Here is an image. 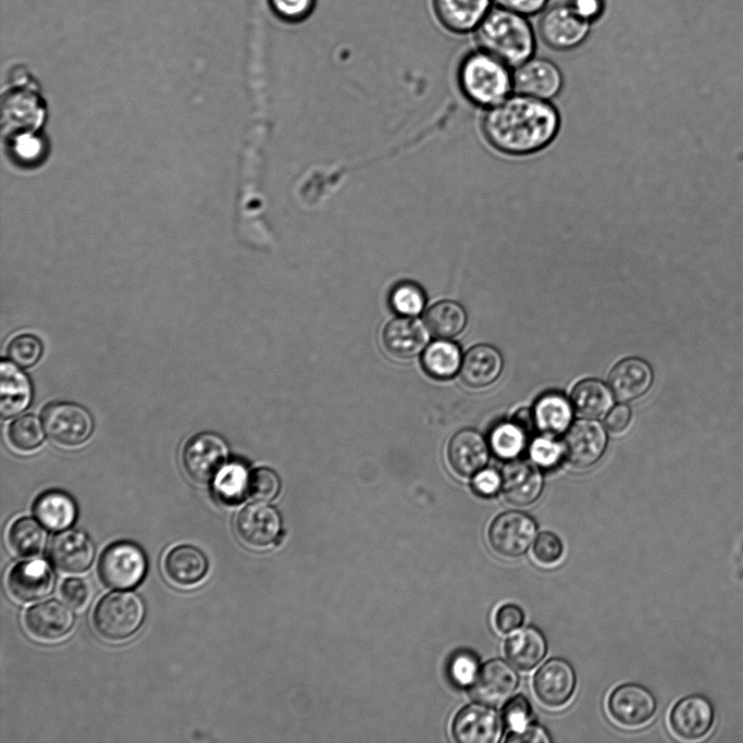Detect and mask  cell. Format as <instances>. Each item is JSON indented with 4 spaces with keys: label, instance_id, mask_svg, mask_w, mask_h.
Here are the masks:
<instances>
[{
    "label": "cell",
    "instance_id": "1",
    "mask_svg": "<svg viewBox=\"0 0 743 743\" xmlns=\"http://www.w3.org/2000/svg\"><path fill=\"white\" fill-rule=\"evenodd\" d=\"M559 128L556 109L545 100L520 95L491 107L483 119V133L497 150L529 154L546 147Z\"/></svg>",
    "mask_w": 743,
    "mask_h": 743
},
{
    "label": "cell",
    "instance_id": "2",
    "mask_svg": "<svg viewBox=\"0 0 743 743\" xmlns=\"http://www.w3.org/2000/svg\"><path fill=\"white\" fill-rule=\"evenodd\" d=\"M475 39L481 50L509 67L531 59L536 47L527 16L499 7L491 9L475 28Z\"/></svg>",
    "mask_w": 743,
    "mask_h": 743
},
{
    "label": "cell",
    "instance_id": "3",
    "mask_svg": "<svg viewBox=\"0 0 743 743\" xmlns=\"http://www.w3.org/2000/svg\"><path fill=\"white\" fill-rule=\"evenodd\" d=\"M507 66L487 52L469 53L459 67V83L474 103L493 107L507 97L512 77Z\"/></svg>",
    "mask_w": 743,
    "mask_h": 743
},
{
    "label": "cell",
    "instance_id": "4",
    "mask_svg": "<svg viewBox=\"0 0 743 743\" xmlns=\"http://www.w3.org/2000/svg\"><path fill=\"white\" fill-rule=\"evenodd\" d=\"M146 609L139 595L133 592H113L97 604L92 624L96 632L109 641L132 636L143 624Z\"/></svg>",
    "mask_w": 743,
    "mask_h": 743
},
{
    "label": "cell",
    "instance_id": "5",
    "mask_svg": "<svg viewBox=\"0 0 743 743\" xmlns=\"http://www.w3.org/2000/svg\"><path fill=\"white\" fill-rule=\"evenodd\" d=\"M147 571V558L139 546L131 542L109 545L98 561L100 581L114 590H126L141 582Z\"/></svg>",
    "mask_w": 743,
    "mask_h": 743
},
{
    "label": "cell",
    "instance_id": "6",
    "mask_svg": "<svg viewBox=\"0 0 743 743\" xmlns=\"http://www.w3.org/2000/svg\"><path fill=\"white\" fill-rule=\"evenodd\" d=\"M46 434L57 444L78 446L87 441L94 430L89 411L74 403L58 401L47 405L41 413Z\"/></svg>",
    "mask_w": 743,
    "mask_h": 743
},
{
    "label": "cell",
    "instance_id": "7",
    "mask_svg": "<svg viewBox=\"0 0 743 743\" xmlns=\"http://www.w3.org/2000/svg\"><path fill=\"white\" fill-rule=\"evenodd\" d=\"M591 23L580 17L566 3H557L542 11L538 34L549 48L559 51L571 50L587 38Z\"/></svg>",
    "mask_w": 743,
    "mask_h": 743
},
{
    "label": "cell",
    "instance_id": "8",
    "mask_svg": "<svg viewBox=\"0 0 743 743\" xmlns=\"http://www.w3.org/2000/svg\"><path fill=\"white\" fill-rule=\"evenodd\" d=\"M537 525L532 517L522 511H506L490 524L487 540L492 549L506 558H517L527 553L536 536Z\"/></svg>",
    "mask_w": 743,
    "mask_h": 743
},
{
    "label": "cell",
    "instance_id": "9",
    "mask_svg": "<svg viewBox=\"0 0 743 743\" xmlns=\"http://www.w3.org/2000/svg\"><path fill=\"white\" fill-rule=\"evenodd\" d=\"M228 450L223 438L212 432L190 437L183 449V466L197 483H209L225 465Z\"/></svg>",
    "mask_w": 743,
    "mask_h": 743
},
{
    "label": "cell",
    "instance_id": "10",
    "mask_svg": "<svg viewBox=\"0 0 743 743\" xmlns=\"http://www.w3.org/2000/svg\"><path fill=\"white\" fill-rule=\"evenodd\" d=\"M518 682L519 676L508 662L491 659L479 669L470 693L476 702L498 707L515 693Z\"/></svg>",
    "mask_w": 743,
    "mask_h": 743
},
{
    "label": "cell",
    "instance_id": "11",
    "mask_svg": "<svg viewBox=\"0 0 743 743\" xmlns=\"http://www.w3.org/2000/svg\"><path fill=\"white\" fill-rule=\"evenodd\" d=\"M575 685V671L562 658L547 660L533 678V690L537 699L550 708L567 704L574 693Z\"/></svg>",
    "mask_w": 743,
    "mask_h": 743
},
{
    "label": "cell",
    "instance_id": "12",
    "mask_svg": "<svg viewBox=\"0 0 743 743\" xmlns=\"http://www.w3.org/2000/svg\"><path fill=\"white\" fill-rule=\"evenodd\" d=\"M607 706L610 716L618 723L639 727L653 718L656 699L646 688L636 683H624L610 693Z\"/></svg>",
    "mask_w": 743,
    "mask_h": 743
},
{
    "label": "cell",
    "instance_id": "13",
    "mask_svg": "<svg viewBox=\"0 0 743 743\" xmlns=\"http://www.w3.org/2000/svg\"><path fill=\"white\" fill-rule=\"evenodd\" d=\"M501 734L500 716L481 703L463 707L453 721V735L459 743H496Z\"/></svg>",
    "mask_w": 743,
    "mask_h": 743
},
{
    "label": "cell",
    "instance_id": "14",
    "mask_svg": "<svg viewBox=\"0 0 743 743\" xmlns=\"http://www.w3.org/2000/svg\"><path fill=\"white\" fill-rule=\"evenodd\" d=\"M606 445L607 434L603 425L595 420L580 419L565 435L564 453L573 466L586 468L602 457Z\"/></svg>",
    "mask_w": 743,
    "mask_h": 743
},
{
    "label": "cell",
    "instance_id": "15",
    "mask_svg": "<svg viewBox=\"0 0 743 743\" xmlns=\"http://www.w3.org/2000/svg\"><path fill=\"white\" fill-rule=\"evenodd\" d=\"M714 721V708L710 702L701 695H689L679 699L669 714L672 732L685 741H695L706 736Z\"/></svg>",
    "mask_w": 743,
    "mask_h": 743
},
{
    "label": "cell",
    "instance_id": "16",
    "mask_svg": "<svg viewBox=\"0 0 743 743\" xmlns=\"http://www.w3.org/2000/svg\"><path fill=\"white\" fill-rule=\"evenodd\" d=\"M512 85L520 95L545 100L560 91L562 75L550 60L531 58L516 67Z\"/></svg>",
    "mask_w": 743,
    "mask_h": 743
},
{
    "label": "cell",
    "instance_id": "17",
    "mask_svg": "<svg viewBox=\"0 0 743 743\" xmlns=\"http://www.w3.org/2000/svg\"><path fill=\"white\" fill-rule=\"evenodd\" d=\"M48 557L57 569L66 573H81L91 566L95 545L86 533L65 530L51 540Z\"/></svg>",
    "mask_w": 743,
    "mask_h": 743
},
{
    "label": "cell",
    "instance_id": "18",
    "mask_svg": "<svg viewBox=\"0 0 743 743\" xmlns=\"http://www.w3.org/2000/svg\"><path fill=\"white\" fill-rule=\"evenodd\" d=\"M7 585L15 599L23 603L35 602L50 594L54 575L46 561H22L8 573Z\"/></svg>",
    "mask_w": 743,
    "mask_h": 743
},
{
    "label": "cell",
    "instance_id": "19",
    "mask_svg": "<svg viewBox=\"0 0 743 743\" xmlns=\"http://www.w3.org/2000/svg\"><path fill=\"white\" fill-rule=\"evenodd\" d=\"M235 528L245 544L262 548L276 538L281 520L275 509L263 501H257L240 510Z\"/></svg>",
    "mask_w": 743,
    "mask_h": 743
},
{
    "label": "cell",
    "instance_id": "20",
    "mask_svg": "<svg viewBox=\"0 0 743 743\" xmlns=\"http://www.w3.org/2000/svg\"><path fill=\"white\" fill-rule=\"evenodd\" d=\"M24 624L34 637L54 641L72 630L74 615L63 603L51 599L32 606L25 612Z\"/></svg>",
    "mask_w": 743,
    "mask_h": 743
},
{
    "label": "cell",
    "instance_id": "21",
    "mask_svg": "<svg viewBox=\"0 0 743 743\" xmlns=\"http://www.w3.org/2000/svg\"><path fill=\"white\" fill-rule=\"evenodd\" d=\"M501 488L510 504L528 506L541 495L543 476L535 465L524 460H513L501 471Z\"/></svg>",
    "mask_w": 743,
    "mask_h": 743
},
{
    "label": "cell",
    "instance_id": "22",
    "mask_svg": "<svg viewBox=\"0 0 743 743\" xmlns=\"http://www.w3.org/2000/svg\"><path fill=\"white\" fill-rule=\"evenodd\" d=\"M653 382L649 364L640 358H627L617 363L608 377V385L619 401H631L644 395Z\"/></svg>",
    "mask_w": 743,
    "mask_h": 743
},
{
    "label": "cell",
    "instance_id": "23",
    "mask_svg": "<svg viewBox=\"0 0 743 743\" xmlns=\"http://www.w3.org/2000/svg\"><path fill=\"white\" fill-rule=\"evenodd\" d=\"M492 0H433L434 12L444 27L463 34L475 29L491 10Z\"/></svg>",
    "mask_w": 743,
    "mask_h": 743
},
{
    "label": "cell",
    "instance_id": "24",
    "mask_svg": "<svg viewBox=\"0 0 743 743\" xmlns=\"http://www.w3.org/2000/svg\"><path fill=\"white\" fill-rule=\"evenodd\" d=\"M33 399L29 377L13 361L2 360L0 364V413L3 418L14 417L28 408Z\"/></svg>",
    "mask_w": 743,
    "mask_h": 743
},
{
    "label": "cell",
    "instance_id": "25",
    "mask_svg": "<svg viewBox=\"0 0 743 743\" xmlns=\"http://www.w3.org/2000/svg\"><path fill=\"white\" fill-rule=\"evenodd\" d=\"M448 458L456 472L469 476L485 467L488 460V447L480 433L465 429L451 437Z\"/></svg>",
    "mask_w": 743,
    "mask_h": 743
},
{
    "label": "cell",
    "instance_id": "26",
    "mask_svg": "<svg viewBox=\"0 0 743 743\" xmlns=\"http://www.w3.org/2000/svg\"><path fill=\"white\" fill-rule=\"evenodd\" d=\"M385 349L395 358L417 356L428 342L422 323L411 318H397L386 324L382 334Z\"/></svg>",
    "mask_w": 743,
    "mask_h": 743
},
{
    "label": "cell",
    "instance_id": "27",
    "mask_svg": "<svg viewBox=\"0 0 743 743\" xmlns=\"http://www.w3.org/2000/svg\"><path fill=\"white\" fill-rule=\"evenodd\" d=\"M501 370L503 358L498 349L481 344L466 352L460 367V375L467 385L484 387L493 383Z\"/></svg>",
    "mask_w": 743,
    "mask_h": 743
},
{
    "label": "cell",
    "instance_id": "28",
    "mask_svg": "<svg viewBox=\"0 0 743 743\" xmlns=\"http://www.w3.org/2000/svg\"><path fill=\"white\" fill-rule=\"evenodd\" d=\"M164 572L170 581L181 586L199 582L208 571V559L205 554L191 545H179L165 556Z\"/></svg>",
    "mask_w": 743,
    "mask_h": 743
},
{
    "label": "cell",
    "instance_id": "29",
    "mask_svg": "<svg viewBox=\"0 0 743 743\" xmlns=\"http://www.w3.org/2000/svg\"><path fill=\"white\" fill-rule=\"evenodd\" d=\"M546 652V639L534 627H524L518 630L505 642L507 659L521 671H530L535 668L543 660Z\"/></svg>",
    "mask_w": 743,
    "mask_h": 743
},
{
    "label": "cell",
    "instance_id": "30",
    "mask_svg": "<svg viewBox=\"0 0 743 743\" xmlns=\"http://www.w3.org/2000/svg\"><path fill=\"white\" fill-rule=\"evenodd\" d=\"M36 519L49 530H64L77 516L76 504L64 492L52 490L40 494L34 503Z\"/></svg>",
    "mask_w": 743,
    "mask_h": 743
},
{
    "label": "cell",
    "instance_id": "31",
    "mask_svg": "<svg viewBox=\"0 0 743 743\" xmlns=\"http://www.w3.org/2000/svg\"><path fill=\"white\" fill-rule=\"evenodd\" d=\"M535 426L548 435H558L569 428L572 420V406L559 393L541 396L533 409Z\"/></svg>",
    "mask_w": 743,
    "mask_h": 743
},
{
    "label": "cell",
    "instance_id": "32",
    "mask_svg": "<svg viewBox=\"0 0 743 743\" xmlns=\"http://www.w3.org/2000/svg\"><path fill=\"white\" fill-rule=\"evenodd\" d=\"M571 403L581 416L598 418L610 410L612 392L598 380H583L574 386Z\"/></svg>",
    "mask_w": 743,
    "mask_h": 743
},
{
    "label": "cell",
    "instance_id": "33",
    "mask_svg": "<svg viewBox=\"0 0 743 743\" xmlns=\"http://www.w3.org/2000/svg\"><path fill=\"white\" fill-rule=\"evenodd\" d=\"M41 525L38 520L28 517L15 520L8 531L10 548L25 558L39 555L47 540L46 531Z\"/></svg>",
    "mask_w": 743,
    "mask_h": 743
},
{
    "label": "cell",
    "instance_id": "34",
    "mask_svg": "<svg viewBox=\"0 0 743 743\" xmlns=\"http://www.w3.org/2000/svg\"><path fill=\"white\" fill-rule=\"evenodd\" d=\"M429 331L442 338L458 335L466 325L467 314L462 306L455 301H441L433 305L425 313Z\"/></svg>",
    "mask_w": 743,
    "mask_h": 743
},
{
    "label": "cell",
    "instance_id": "35",
    "mask_svg": "<svg viewBox=\"0 0 743 743\" xmlns=\"http://www.w3.org/2000/svg\"><path fill=\"white\" fill-rule=\"evenodd\" d=\"M461 362L459 347L447 340H437L430 344L422 356L424 370L436 379L453 376L460 369Z\"/></svg>",
    "mask_w": 743,
    "mask_h": 743
},
{
    "label": "cell",
    "instance_id": "36",
    "mask_svg": "<svg viewBox=\"0 0 743 743\" xmlns=\"http://www.w3.org/2000/svg\"><path fill=\"white\" fill-rule=\"evenodd\" d=\"M248 478L249 473L242 463L232 462L224 465L216 473L213 487L221 500L236 503L247 495Z\"/></svg>",
    "mask_w": 743,
    "mask_h": 743
},
{
    "label": "cell",
    "instance_id": "37",
    "mask_svg": "<svg viewBox=\"0 0 743 743\" xmlns=\"http://www.w3.org/2000/svg\"><path fill=\"white\" fill-rule=\"evenodd\" d=\"M525 433L513 421L499 423L491 432V448L501 459H513L525 446Z\"/></svg>",
    "mask_w": 743,
    "mask_h": 743
},
{
    "label": "cell",
    "instance_id": "38",
    "mask_svg": "<svg viewBox=\"0 0 743 743\" xmlns=\"http://www.w3.org/2000/svg\"><path fill=\"white\" fill-rule=\"evenodd\" d=\"M10 443L18 450L29 451L37 448L44 441V430L39 419L34 414L16 418L9 426Z\"/></svg>",
    "mask_w": 743,
    "mask_h": 743
},
{
    "label": "cell",
    "instance_id": "39",
    "mask_svg": "<svg viewBox=\"0 0 743 743\" xmlns=\"http://www.w3.org/2000/svg\"><path fill=\"white\" fill-rule=\"evenodd\" d=\"M42 351L44 347L40 339L32 334L15 336L8 346L9 358L22 368H29L36 364Z\"/></svg>",
    "mask_w": 743,
    "mask_h": 743
},
{
    "label": "cell",
    "instance_id": "40",
    "mask_svg": "<svg viewBox=\"0 0 743 743\" xmlns=\"http://www.w3.org/2000/svg\"><path fill=\"white\" fill-rule=\"evenodd\" d=\"M424 294L422 289L413 284L404 282L398 284L392 292L391 304L393 308L403 315H416L424 307Z\"/></svg>",
    "mask_w": 743,
    "mask_h": 743
},
{
    "label": "cell",
    "instance_id": "41",
    "mask_svg": "<svg viewBox=\"0 0 743 743\" xmlns=\"http://www.w3.org/2000/svg\"><path fill=\"white\" fill-rule=\"evenodd\" d=\"M280 481L270 469L259 468L249 473L247 495L257 501H268L278 492Z\"/></svg>",
    "mask_w": 743,
    "mask_h": 743
},
{
    "label": "cell",
    "instance_id": "42",
    "mask_svg": "<svg viewBox=\"0 0 743 743\" xmlns=\"http://www.w3.org/2000/svg\"><path fill=\"white\" fill-rule=\"evenodd\" d=\"M532 554L536 561L542 565L557 564L564 554L561 540L553 532H541L535 538Z\"/></svg>",
    "mask_w": 743,
    "mask_h": 743
},
{
    "label": "cell",
    "instance_id": "43",
    "mask_svg": "<svg viewBox=\"0 0 743 743\" xmlns=\"http://www.w3.org/2000/svg\"><path fill=\"white\" fill-rule=\"evenodd\" d=\"M315 0H269L272 12L280 20L288 23H297L308 17Z\"/></svg>",
    "mask_w": 743,
    "mask_h": 743
},
{
    "label": "cell",
    "instance_id": "44",
    "mask_svg": "<svg viewBox=\"0 0 743 743\" xmlns=\"http://www.w3.org/2000/svg\"><path fill=\"white\" fill-rule=\"evenodd\" d=\"M564 447L549 437H536L530 446L532 460L543 468H552L558 463Z\"/></svg>",
    "mask_w": 743,
    "mask_h": 743
},
{
    "label": "cell",
    "instance_id": "45",
    "mask_svg": "<svg viewBox=\"0 0 743 743\" xmlns=\"http://www.w3.org/2000/svg\"><path fill=\"white\" fill-rule=\"evenodd\" d=\"M531 716L532 706L530 701L522 694L508 699L503 710L504 721L511 730L523 728L530 722Z\"/></svg>",
    "mask_w": 743,
    "mask_h": 743
},
{
    "label": "cell",
    "instance_id": "46",
    "mask_svg": "<svg viewBox=\"0 0 743 743\" xmlns=\"http://www.w3.org/2000/svg\"><path fill=\"white\" fill-rule=\"evenodd\" d=\"M60 593L69 606L79 610L89 603L92 590L86 580L82 578H69L63 581Z\"/></svg>",
    "mask_w": 743,
    "mask_h": 743
},
{
    "label": "cell",
    "instance_id": "47",
    "mask_svg": "<svg viewBox=\"0 0 743 743\" xmlns=\"http://www.w3.org/2000/svg\"><path fill=\"white\" fill-rule=\"evenodd\" d=\"M478 671V658L468 652H461L457 654L450 665V674L453 680L461 685L472 683Z\"/></svg>",
    "mask_w": 743,
    "mask_h": 743
},
{
    "label": "cell",
    "instance_id": "48",
    "mask_svg": "<svg viewBox=\"0 0 743 743\" xmlns=\"http://www.w3.org/2000/svg\"><path fill=\"white\" fill-rule=\"evenodd\" d=\"M494 621L499 632L509 633L522 626L524 612L516 604H504L496 610Z\"/></svg>",
    "mask_w": 743,
    "mask_h": 743
},
{
    "label": "cell",
    "instance_id": "49",
    "mask_svg": "<svg viewBox=\"0 0 743 743\" xmlns=\"http://www.w3.org/2000/svg\"><path fill=\"white\" fill-rule=\"evenodd\" d=\"M505 741L507 743H548L552 739L543 727L529 722L521 729L511 730Z\"/></svg>",
    "mask_w": 743,
    "mask_h": 743
},
{
    "label": "cell",
    "instance_id": "50",
    "mask_svg": "<svg viewBox=\"0 0 743 743\" xmlns=\"http://www.w3.org/2000/svg\"><path fill=\"white\" fill-rule=\"evenodd\" d=\"M472 486L482 496H493L501 487V474L494 469L483 468L474 474Z\"/></svg>",
    "mask_w": 743,
    "mask_h": 743
},
{
    "label": "cell",
    "instance_id": "51",
    "mask_svg": "<svg viewBox=\"0 0 743 743\" xmlns=\"http://www.w3.org/2000/svg\"><path fill=\"white\" fill-rule=\"evenodd\" d=\"M497 7L530 16L542 12L548 0H492Z\"/></svg>",
    "mask_w": 743,
    "mask_h": 743
},
{
    "label": "cell",
    "instance_id": "52",
    "mask_svg": "<svg viewBox=\"0 0 743 743\" xmlns=\"http://www.w3.org/2000/svg\"><path fill=\"white\" fill-rule=\"evenodd\" d=\"M569 7L583 20L591 24L604 13L605 0H568Z\"/></svg>",
    "mask_w": 743,
    "mask_h": 743
},
{
    "label": "cell",
    "instance_id": "53",
    "mask_svg": "<svg viewBox=\"0 0 743 743\" xmlns=\"http://www.w3.org/2000/svg\"><path fill=\"white\" fill-rule=\"evenodd\" d=\"M630 420V407L624 404H619L608 411V414L605 419V424L609 431L618 433L623 431L629 425Z\"/></svg>",
    "mask_w": 743,
    "mask_h": 743
},
{
    "label": "cell",
    "instance_id": "54",
    "mask_svg": "<svg viewBox=\"0 0 743 743\" xmlns=\"http://www.w3.org/2000/svg\"><path fill=\"white\" fill-rule=\"evenodd\" d=\"M513 422L521 426L525 432H531L535 426L533 411L528 408L519 409L513 416Z\"/></svg>",
    "mask_w": 743,
    "mask_h": 743
}]
</instances>
